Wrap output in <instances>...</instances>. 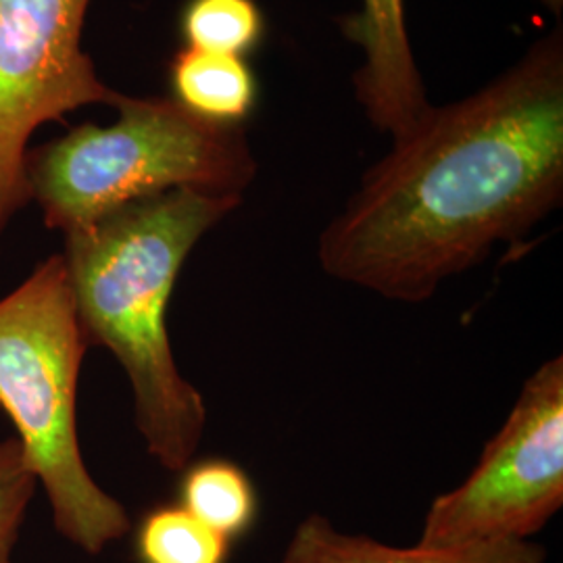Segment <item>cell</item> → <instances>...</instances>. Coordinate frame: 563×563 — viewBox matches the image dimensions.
I'll return each instance as SVG.
<instances>
[{
    "instance_id": "277c9868",
    "label": "cell",
    "mask_w": 563,
    "mask_h": 563,
    "mask_svg": "<svg viewBox=\"0 0 563 563\" xmlns=\"http://www.w3.org/2000/svg\"><path fill=\"white\" fill-rule=\"evenodd\" d=\"M111 125L84 123L25 157L44 225L67 234L172 190L242 197L257 159L242 125L201 120L172 97H125Z\"/></svg>"
},
{
    "instance_id": "7a4b0ae2",
    "label": "cell",
    "mask_w": 563,
    "mask_h": 563,
    "mask_svg": "<svg viewBox=\"0 0 563 563\" xmlns=\"http://www.w3.org/2000/svg\"><path fill=\"white\" fill-rule=\"evenodd\" d=\"M242 197L172 190L130 202L63 234V262L88 346L120 362L134 397V422L151 457L186 470L201 446L207 405L180 374L167 309L181 265Z\"/></svg>"
},
{
    "instance_id": "6da1fadb",
    "label": "cell",
    "mask_w": 563,
    "mask_h": 563,
    "mask_svg": "<svg viewBox=\"0 0 563 563\" xmlns=\"http://www.w3.org/2000/svg\"><path fill=\"white\" fill-rule=\"evenodd\" d=\"M563 199L562 25L478 92L430 107L323 228L334 280L399 302L516 242Z\"/></svg>"
},
{
    "instance_id": "3957f363",
    "label": "cell",
    "mask_w": 563,
    "mask_h": 563,
    "mask_svg": "<svg viewBox=\"0 0 563 563\" xmlns=\"http://www.w3.org/2000/svg\"><path fill=\"white\" fill-rule=\"evenodd\" d=\"M88 349L60 253L0 299V409L18 430L57 532L84 553L101 555L132 522L81 457L76 397Z\"/></svg>"
},
{
    "instance_id": "52a82bcc",
    "label": "cell",
    "mask_w": 563,
    "mask_h": 563,
    "mask_svg": "<svg viewBox=\"0 0 563 563\" xmlns=\"http://www.w3.org/2000/svg\"><path fill=\"white\" fill-rule=\"evenodd\" d=\"M342 34L363 51L355 97L380 132L405 136L432 107L405 21V0H363L341 21Z\"/></svg>"
},
{
    "instance_id": "9c48e42d",
    "label": "cell",
    "mask_w": 563,
    "mask_h": 563,
    "mask_svg": "<svg viewBox=\"0 0 563 563\" xmlns=\"http://www.w3.org/2000/svg\"><path fill=\"white\" fill-rule=\"evenodd\" d=\"M174 101L201 120L241 125L255 109L257 80L244 57L184 46L169 63Z\"/></svg>"
},
{
    "instance_id": "5bb4252c",
    "label": "cell",
    "mask_w": 563,
    "mask_h": 563,
    "mask_svg": "<svg viewBox=\"0 0 563 563\" xmlns=\"http://www.w3.org/2000/svg\"><path fill=\"white\" fill-rule=\"evenodd\" d=\"M541 4H544L553 15H562V9H563V0H539Z\"/></svg>"
},
{
    "instance_id": "5b68a950",
    "label": "cell",
    "mask_w": 563,
    "mask_h": 563,
    "mask_svg": "<svg viewBox=\"0 0 563 563\" xmlns=\"http://www.w3.org/2000/svg\"><path fill=\"white\" fill-rule=\"evenodd\" d=\"M563 505V357L526 383L474 472L437 497L418 547L530 541Z\"/></svg>"
},
{
    "instance_id": "8992f818",
    "label": "cell",
    "mask_w": 563,
    "mask_h": 563,
    "mask_svg": "<svg viewBox=\"0 0 563 563\" xmlns=\"http://www.w3.org/2000/svg\"><path fill=\"white\" fill-rule=\"evenodd\" d=\"M90 0H0V236L32 201L25 157L32 134L63 115L118 107L81 48Z\"/></svg>"
},
{
    "instance_id": "30bf717a",
    "label": "cell",
    "mask_w": 563,
    "mask_h": 563,
    "mask_svg": "<svg viewBox=\"0 0 563 563\" xmlns=\"http://www.w3.org/2000/svg\"><path fill=\"white\" fill-rule=\"evenodd\" d=\"M180 505L228 541L244 537L257 522V490L244 470L225 460L188 465L180 483Z\"/></svg>"
},
{
    "instance_id": "ba28073f",
    "label": "cell",
    "mask_w": 563,
    "mask_h": 563,
    "mask_svg": "<svg viewBox=\"0 0 563 563\" xmlns=\"http://www.w3.org/2000/svg\"><path fill=\"white\" fill-rule=\"evenodd\" d=\"M547 551L534 541H497L457 549L393 547L363 534L336 530L322 514L295 528L280 563H544Z\"/></svg>"
},
{
    "instance_id": "8fae6325",
    "label": "cell",
    "mask_w": 563,
    "mask_h": 563,
    "mask_svg": "<svg viewBox=\"0 0 563 563\" xmlns=\"http://www.w3.org/2000/svg\"><path fill=\"white\" fill-rule=\"evenodd\" d=\"M230 543L181 505H162L136 530L141 563H228Z\"/></svg>"
},
{
    "instance_id": "7c38bea8",
    "label": "cell",
    "mask_w": 563,
    "mask_h": 563,
    "mask_svg": "<svg viewBox=\"0 0 563 563\" xmlns=\"http://www.w3.org/2000/svg\"><path fill=\"white\" fill-rule=\"evenodd\" d=\"M181 36L188 48L244 57L263 38L262 9L255 0H188Z\"/></svg>"
},
{
    "instance_id": "4fadbf2b",
    "label": "cell",
    "mask_w": 563,
    "mask_h": 563,
    "mask_svg": "<svg viewBox=\"0 0 563 563\" xmlns=\"http://www.w3.org/2000/svg\"><path fill=\"white\" fill-rule=\"evenodd\" d=\"M38 488L18 437L0 441V563L13 562L21 526Z\"/></svg>"
}]
</instances>
